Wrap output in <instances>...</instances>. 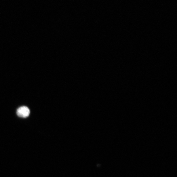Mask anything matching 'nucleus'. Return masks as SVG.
<instances>
[{
	"mask_svg": "<svg viewBox=\"0 0 177 177\" xmlns=\"http://www.w3.org/2000/svg\"><path fill=\"white\" fill-rule=\"evenodd\" d=\"M30 114V110L26 106H22L19 108L17 111L18 116L21 117H27L29 116Z\"/></svg>",
	"mask_w": 177,
	"mask_h": 177,
	"instance_id": "obj_1",
	"label": "nucleus"
}]
</instances>
